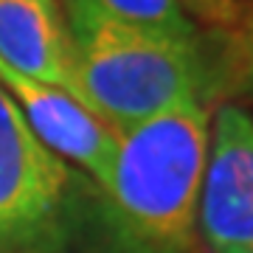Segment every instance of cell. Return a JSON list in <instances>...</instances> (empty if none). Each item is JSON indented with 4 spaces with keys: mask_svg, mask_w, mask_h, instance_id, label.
<instances>
[{
    "mask_svg": "<svg viewBox=\"0 0 253 253\" xmlns=\"http://www.w3.org/2000/svg\"><path fill=\"white\" fill-rule=\"evenodd\" d=\"M0 87L17 104L28 129L56 155L79 163L93 180L104 183L118 149V132L71 93L28 79L0 62Z\"/></svg>",
    "mask_w": 253,
    "mask_h": 253,
    "instance_id": "obj_5",
    "label": "cell"
},
{
    "mask_svg": "<svg viewBox=\"0 0 253 253\" xmlns=\"http://www.w3.org/2000/svg\"><path fill=\"white\" fill-rule=\"evenodd\" d=\"M73 42L76 96L116 132L163 110L203 101L208 65L197 40H177L99 11L87 0H59Z\"/></svg>",
    "mask_w": 253,
    "mask_h": 253,
    "instance_id": "obj_2",
    "label": "cell"
},
{
    "mask_svg": "<svg viewBox=\"0 0 253 253\" xmlns=\"http://www.w3.org/2000/svg\"><path fill=\"white\" fill-rule=\"evenodd\" d=\"M0 62L79 99L73 42L59 0H0Z\"/></svg>",
    "mask_w": 253,
    "mask_h": 253,
    "instance_id": "obj_6",
    "label": "cell"
},
{
    "mask_svg": "<svg viewBox=\"0 0 253 253\" xmlns=\"http://www.w3.org/2000/svg\"><path fill=\"white\" fill-rule=\"evenodd\" d=\"M197 222L214 253H253V121L236 104L208 132Z\"/></svg>",
    "mask_w": 253,
    "mask_h": 253,
    "instance_id": "obj_4",
    "label": "cell"
},
{
    "mask_svg": "<svg viewBox=\"0 0 253 253\" xmlns=\"http://www.w3.org/2000/svg\"><path fill=\"white\" fill-rule=\"evenodd\" d=\"M208 110L189 101L118 132L104 191L113 253H194Z\"/></svg>",
    "mask_w": 253,
    "mask_h": 253,
    "instance_id": "obj_1",
    "label": "cell"
},
{
    "mask_svg": "<svg viewBox=\"0 0 253 253\" xmlns=\"http://www.w3.org/2000/svg\"><path fill=\"white\" fill-rule=\"evenodd\" d=\"M183 11L211 28H242L245 11L239 0H180Z\"/></svg>",
    "mask_w": 253,
    "mask_h": 253,
    "instance_id": "obj_8",
    "label": "cell"
},
{
    "mask_svg": "<svg viewBox=\"0 0 253 253\" xmlns=\"http://www.w3.org/2000/svg\"><path fill=\"white\" fill-rule=\"evenodd\" d=\"M99 11L126 26L158 31L177 40H197V23L183 11L180 0H87Z\"/></svg>",
    "mask_w": 253,
    "mask_h": 253,
    "instance_id": "obj_7",
    "label": "cell"
},
{
    "mask_svg": "<svg viewBox=\"0 0 253 253\" xmlns=\"http://www.w3.org/2000/svg\"><path fill=\"white\" fill-rule=\"evenodd\" d=\"M71 172L28 129L0 87V253H56L68 228Z\"/></svg>",
    "mask_w": 253,
    "mask_h": 253,
    "instance_id": "obj_3",
    "label": "cell"
}]
</instances>
